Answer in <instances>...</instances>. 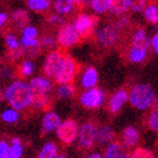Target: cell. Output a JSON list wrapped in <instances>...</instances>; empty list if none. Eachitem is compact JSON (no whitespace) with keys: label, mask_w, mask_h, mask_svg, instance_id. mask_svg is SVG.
<instances>
[{"label":"cell","mask_w":158,"mask_h":158,"mask_svg":"<svg viewBox=\"0 0 158 158\" xmlns=\"http://www.w3.org/2000/svg\"><path fill=\"white\" fill-rule=\"evenodd\" d=\"M51 0H28V8L34 12H41L49 9Z\"/></svg>","instance_id":"484cf974"},{"label":"cell","mask_w":158,"mask_h":158,"mask_svg":"<svg viewBox=\"0 0 158 158\" xmlns=\"http://www.w3.org/2000/svg\"><path fill=\"white\" fill-rule=\"evenodd\" d=\"M38 34L39 31L35 27L28 26L22 29V38H26V39H37Z\"/></svg>","instance_id":"8d00e7d4"},{"label":"cell","mask_w":158,"mask_h":158,"mask_svg":"<svg viewBox=\"0 0 158 158\" xmlns=\"http://www.w3.org/2000/svg\"><path fill=\"white\" fill-rule=\"evenodd\" d=\"M34 71V64L31 60H24L20 66V72L23 77H30Z\"/></svg>","instance_id":"e575fe53"},{"label":"cell","mask_w":158,"mask_h":158,"mask_svg":"<svg viewBox=\"0 0 158 158\" xmlns=\"http://www.w3.org/2000/svg\"><path fill=\"white\" fill-rule=\"evenodd\" d=\"M0 75L3 77L5 79H10L12 73H11V70H9V69H3L2 71L0 72Z\"/></svg>","instance_id":"ee69618b"},{"label":"cell","mask_w":158,"mask_h":158,"mask_svg":"<svg viewBox=\"0 0 158 158\" xmlns=\"http://www.w3.org/2000/svg\"><path fill=\"white\" fill-rule=\"evenodd\" d=\"M116 158H129V155L128 154H126V153H119L118 154V156H117V157Z\"/></svg>","instance_id":"7dc6e473"},{"label":"cell","mask_w":158,"mask_h":158,"mask_svg":"<svg viewBox=\"0 0 158 158\" xmlns=\"http://www.w3.org/2000/svg\"><path fill=\"white\" fill-rule=\"evenodd\" d=\"M79 125L74 119H65L61 122L60 126L56 129L59 139L64 144H71L77 138Z\"/></svg>","instance_id":"ba28073f"},{"label":"cell","mask_w":158,"mask_h":158,"mask_svg":"<svg viewBox=\"0 0 158 158\" xmlns=\"http://www.w3.org/2000/svg\"><path fill=\"white\" fill-rule=\"evenodd\" d=\"M40 47L44 48V49H53L56 45V40L53 35L50 34H45L41 39L39 40Z\"/></svg>","instance_id":"d6a6232c"},{"label":"cell","mask_w":158,"mask_h":158,"mask_svg":"<svg viewBox=\"0 0 158 158\" xmlns=\"http://www.w3.org/2000/svg\"><path fill=\"white\" fill-rule=\"evenodd\" d=\"M56 44L61 45L64 49H69L74 45H77L80 42L79 33L74 28L73 23L70 22H64L63 24H61L59 27L58 32H56Z\"/></svg>","instance_id":"277c9868"},{"label":"cell","mask_w":158,"mask_h":158,"mask_svg":"<svg viewBox=\"0 0 158 158\" xmlns=\"http://www.w3.org/2000/svg\"><path fill=\"white\" fill-rule=\"evenodd\" d=\"M128 101L137 110L145 111L156 103V94L153 86L147 83L135 84L128 92Z\"/></svg>","instance_id":"7a4b0ae2"},{"label":"cell","mask_w":158,"mask_h":158,"mask_svg":"<svg viewBox=\"0 0 158 158\" xmlns=\"http://www.w3.org/2000/svg\"><path fill=\"white\" fill-rule=\"evenodd\" d=\"M60 116L54 112H48L43 117L42 121V128L44 133H52L56 132L58 127L61 124Z\"/></svg>","instance_id":"9a60e30c"},{"label":"cell","mask_w":158,"mask_h":158,"mask_svg":"<svg viewBox=\"0 0 158 158\" xmlns=\"http://www.w3.org/2000/svg\"><path fill=\"white\" fill-rule=\"evenodd\" d=\"M74 8L73 0H56L54 1V10L59 13V16H65L71 12Z\"/></svg>","instance_id":"44dd1931"},{"label":"cell","mask_w":158,"mask_h":158,"mask_svg":"<svg viewBox=\"0 0 158 158\" xmlns=\"http://www.w3.org/2000/svg\"><path fill=\"white\" fill-rule=\"evenodd\" d=\"M62 58H63V54L59 51H52L48 54L44 60V64H43V72H44L45 77L54 79L59 70V66L61 64Z\"/></svg>","instance_id":"30bf717a"},{"label":"cell","mask_w":158,"mask_h":158,"mask_svg":"<svg viewBox=\"0 0 158 158\" xmlns=\"http://www.w3.org/2000/svg\"><path fill=\"white\" fill-rule=\"evenodd\" d=\"M75 94V87L72 83L61 84L56 90V95L60 98H71Z\"/></svg>","instance_id":"83f0119b"},{"label":"cell","mask_w":158,"mask_h":158,"mask_svg":"<svg viewBox=\"0 0 158 158\" xmlns=\"http://www.w3.org/2000/svg\"><path fill=\"white\" fill-rule=\"evenodd\" d=\"M148 127H149L150 131L153 132H157L158 131V111L157 108H155L152 113L148 116Z\"/></svg>","instance_id":"d590c367"},{"label":"cell","mask_w":158,"mask_h":158,"mask_svg":"<svg viewBox=\"0 0 158 158\" xmlns=\"http://www.w3.org/2000/svg\"><path fill=\"white\" fill-rule=\"evenodd\" d=\"M56 158H66V157H64V156H58V157H56Z\"/></svg>","instance_id":"681fc988"},{"label":"cell","mask_w":158,"mask_h":158,"mask_svg":"<svg viewBox=\"0 0 158 158\" xmlns=\"http://www.w3.org/2000/svg\"><path fill=\"white\" fill-rule=\"evenodd\" d=\"M77 73V65L75 63V61L70 56H63L62 61H61V64L59 66V70L56 72V77H54V81L59 85L72 83Z\"/></svg>","instance_id":"3957f363"},{"label":"cell","mask_w":158,"mask_h":158,"mask_svg":"<svg viewBox=\"0 0 158 158\" xmlns=\"http://www.w3.org/2000/svg\"><path fill=\"white\" fill-rule=\"evenodd\" d=\"M105 101V94L101 89L93 87L83 92L80 96V103L86 108L95 110L103 105Z\"/></svg>","instance_id":"52a82bcc"},{"label":"cell","mask_w":158,"mask_h":158,"mask_svg":"<svg viewBox=\"0 0 158 158\" xmlns=\"http://www.w3.org/2000/svg\"><path fill=\"white\" fill-rule=\"evenodd\" d=\"M1 119L6 123H9V124H12V123H16L19 119V113L18 111L13 110V108H7L1 113Z\"/></svg>","instance_id":"f546056e"},{"label":"cell","mask_w":158,"mask_h":158,"mask_svg":"<svg viewBox=\"0 0 158 158\" xmlns=\"http://www.w3.org/2000/svg\"><path fill=\"white\" fill-rule=\"evenodd\" d=\"M21 156H22V145L21 143H20V139L13 138L12 144H11V146H9L7 158H21Z\"/></svg>","instance_id":"f1b7e54d"},{"label":"cell","mask_w":158,"mask_h":158,"mask_svg":"<svg viewBox=\"0 0 158 158\" xmlns=\"http://www.w3.org/2000/svg\"><path fill=\"white\" fill-rule=\"evenodd\" d=\"M114 129L111 126H102L96 129V136H95V142H98L100 145L107 144L114 138Z\"/></svg>","instance_id":"d6986e66"},{"label":"cell","mask_w":158,"mask_h":158,"mask_svg":"<svg viewBox=\"0 0 158 158\" xmlns=\"http://www.w3.org/2000/svg\"><path fill=\"white\" fill-rule=\"evenodd\" d=\"M6 44L13 59H19L23 54V49L20 45V41L13 33H8L6 35Z\"/></svg>","instance_id":"e0dca14e"},{"label":"cell","mask_w":158,"mask_h":158,"mask_svg":"<svg viewBox=\"0 0 158 158\" xmlns=\"http://www.w3.org/2000/svg\"><path fill=\"white\" fill-rule=\"evenodd\" d=\"M86 158H103V155L100 153H94V154H91V155H89Z\"/></svg>","instance_id":"f6af8a7d"},{"label":"cell","mask_w":158,"mask_h":158,"mask_svg":"<svg viewBox=\"0 0 158 158\" xmlns=\"http://www.w3.org/2000/svg\"><path fill=\"white\" fill-rule=\"evenodd\" d=\"M121 153V146L118 143L112 142L108 144L107 148L105 150V155L103 156V158H116Z\"/></svg>","instance_id":"1f68e13d"},{"label":"cell","mask_w":158,"mask_h":158,"mask_svg":"<svg viewBox=\"0 0 158 158\" xmlns=\"http://www.w3.org/2000/svg\"><path fill=\"white\" fill-rule=\"evenodd\" d=\"M74 1V5H77V6H81L83 3H86L87 0H73Z\"/></svg>","instance_id":"bcb514c9"},{"label":"cell","mask_w":158,"mask_h":158,"mask_svg":"<svg viewBox=\"0 0 158 158\" xmlns=\"http://www.w3.org/2000/svg\"><path fill=\"white\" fill-rule=\"evenodd\" d=\"M148 0H126L127 7L133 12H142L147 6Z\"/></svg>","instance_id":"4dcf8cb0"},{"label":"cell","mask_w":158,"mask_h":158,"mask_svg":"<svg viewBox=\"0 0 158 158\" xmlns=\"http://www.w3.org/2000/svg\"><path fill=\"white\" fill-rule=\"evenodd\" d=\"M96 129H98L96 125L92 122H87V123L82 125L81 128H79L77 138H79V143L82 147L91 148L94 145Z\"/></svg>","instance_id":"9c48e42d"},{"label":"cell","mask_w":158,"mask_h":158,"mask_svg":"<svg viewBox=\"0 0 158 158\" xmlns=\"http://www.w3.org/2000/svg\"><path fill=\"white\" fill-rule=\"evenodd\" d=\"M11 23L18 29H23L28 27L30 23L29 12L24 9H16L11 15Z\"/></svg>","instance_id":"2e32d148"},{"label":"cell","mask_w":158,"mask_h":158,"mask_svg":"<svg viewBox=\"0 0 158 158\" xmlns=\"http://www.w3.org/2000/svg\"><path fill=\"white\" fill-rule=\"evenodd\" d=\"M149 48H152L154 53H158V33H155L149 39Z\"/></svg>","instance_id":"60d3db41"},{"label":"cell","mask_w":158,"mask_h":158,"mask_svg":"<svg viewBox=\"0 0 158 158\" xmlns=\"http://www.w3.org/2000/svg\"><path fill=\"white\" fill-rule=\"evenodd\" d=\"M96 41L105 49H112L119 41V32L114 28L113 24H105L96 30Z\"/></svg>","instance_id":"8992f818"},{"label":"cell","mask_w":158,"mask_h":158,"mask_svg":"<svg viewBox=\"0 0 158 158\" xmlns=\"http://www.w3.org/2000/svg\"><path fill=\"white\" fill-rule=\"evenodd\" d=\"M111 0H90V6L92 10L98 15H103L108 11Z\"/></svg>","instance_id":"4316f807"},{"label":"cell","mask_w":158,"mask_h":158,"mask_svg":"<svg viewBox=\"0 0 158 158\" xmlns=\"http://www.w3.org/2000/svg\"><path fill=\"white\" fill-rule=\"evenodd\" d=\"M3 100H5V93L0 90V102H1V101H3Z\"/></svg>","instance_id":"c3c4849f"},{"label":"cell","mask_w":158,"mask_h":158,"mask_svg":"<svg viewBox=\"0 0 158 158\" xmlns=\"http://www.w3.org/2000/svg\"><path fill=\"white\" fill-rule=\"evenodd\" d=\"M48 23L52 27H58L59 28L61 24L64 23V21H63V19L61 18V16L54 13V15H50V16L48 17Z\"/></svg>","instance_id":"ab89813d"},{"label":"cell","mask_w":158,"mask_h":158,"mask_svg":"<svg viewBox=\"0 0 158 158\" xmlns=\"http://www.w3.org/2000/svg\"><path fill=\"white\" fill-rule=\"evenodd\" d=\"M20 45L22 47V49H32V48H39L40 42H39V40H38V38L37 39H26V38H21V40H20Z\"/></svg>","instance_id":"f35d334b"},{"label":"cell","mask_w":158,"mask_h":158,"mask_svg":"<svg viewBox=\"0 0 158 158\" xmlns=\"http://www.w3.org/2000/svg\"><path fill=\"white\" fill-rule=\"evenodd\" d=\"M114 28H115L117 31H122V30H125L127 27L129 26V18L126 16H122L118 17V19L115 21V23L113 24Z\"/></svg>","instance_id":"74e56055"},{"label":"cell","mask_w":158,"mask_h":158,"mask_svg":"<svg viewBox=\"0 0 158 158\" xmlns=\"http://www.w3.org/2000/svg\"><path fill=\"white\" fill-rule=\"evenodd\" d=\"M8 19H9L8 13L0 12V28H2V27L8 22Z\"/></svg>","instance_id":"7bdbcfd3"},{"label":"cell","mask_w":158,"mask_h":158,"mask_svg":"<svg viewBox=\"0 0 158 158\" xmlns=\"http://www.w3.org/2000/svg\"><path fill=\"white\" fill-rule=\"evenodd\" d=\"M129 158H155V155L149 149L139 147V148H136L133 152L132 155L129 156Z\"/></svg>","instance_id":"836d02e7"},{"label":"cell","mask_w":158,"mask_h":158,"mask_svg":"<svg viewBox=\"0 0 158 158\" xmlns=\"http://www.w3.org/2000/svg\"><path fill=\"white\" fill-rule=\"evenodd\" d=\"M50 104V98L48 94H32L31 105L39 110H44Z\"/></svg>","instance_id":"cb8c5ba5"},{"label":"cell","mask_w":158,"mask_h":158,"mask_svg":"<svg viewBox=\"0 0 158 158\" xmlns=\"http://www.w3.org/2000/svg\"><path fill=\"white\" fill-rule=\"evenodd\" d=\"M108 10L111 11V13L114 15V16H117V17L123 16L128 10L126 0H111Z\"/></svg>","instance_id":"ffe728a7"},{"label":"cell","mask_w":158,"mask_h":158,"mask_svg":"<svg viewBox=\"0 0 158 158\" xmlns=\"http://www.w3.org/2000/svg\"><path fill=\"white\" fill-rule=\"evenodd\" d=\"M144 17H145L146 21L152 24H157L158 22V8L156 3H149L145 7L143 10Z\"/></svg>","instance_id":"7402d4cb"},{"label":"cell","mask_w":158,"mask_h":158,"mask_svg":"<svg viewBox=\"0 0 158 158\" xmlns=\"http://www.w3.org/2000/svg\"><path fill=\"white\" fill-rule=\"evenodd\" d=\"M98 23V18L92 15H87V13H81L75 18L74 20V28L79 33L80 38L86 39L90 38L96 28Z\"/></svg>","instance_id":"5b68a950"},{"label":"cell","mask_w":158,"mask_h":158,"mask_svg":"<svg viewBox=\"0 0 158 158\" xmlns=\"http://www.w3.org/2000/svg\"><path fill=\"white\" fill-rule=\"evenodd\" d=\"M139 140V131L133 126H128L123 132V143L127 147H133Z\"/></svg>","instance_id":"ac0fdd59"},{"label":"cell","mask_w":158,"mask_h":158,"mask_svg":"<svg viewBox=\"0 0 158 158\" xmlns=\"http://www.w3.org/2000/svg\"><path fill=\"white\" fill-rule=\"evenodd\" d=\"M58 155V148L56 144L52 142H48L43 145L42 149L40 150L39 158H56Z\"/></svg>","instance_id":"d4e9b609"},{"label":"cell","mask_w":158,"mask_h":158,"mask_svg":"<svg viewBox=\"0 0 158 158\" xmlns=\"http://www.w3.org/2000/svg\"><path fill=\"white\" fill-rule=\"evenodd\" d=\"M0 66H1V59H0Z\"/></svg>","instance_id":"f907efd6"},{"label":"cell","mask_w":158,"mask_h":158,"mask_svg":"<svg viewBox=\"0 0 158 158\" xmlns=\"http://www.w3.org/2000/svg\"><path fill=\"white\" fill-rule=\"evenodd\" d=\"M5 98L11 105V108L16 111H22L31 106L32 91L29 83L21 80L13 81L6 90Z\"/></svg>","instance_id":"6da1fadb"},{"label":"cell","mask_w":158,"mask_h":158,"mask_svg":"<svg viewBox=\"0 0 158 158\" xmlns=\"http://www.w3.org/2000/svg\"><path fill=\"white\" fill-rule=\"evenodd\" d=\"M128 101V92L126 90L116 91L111 96V100L108 103V107L112 113H118L125 103Z\"/></svg>","instance_id":"7c38bea8"},{"label":"cell","mask_w":158,"mask_h":158,"mask_svg":"<svg viewBox=\"0 0 158 158\" xmlns=\"http://www.w3.org/2000/svg\"><path fill=\"white\" fill-rule=\"evenodd\" d=\"M9 150V145L6 142H0V158H7Z\"/></svg>","instance_id":"b9f144b4"},{"label":"cell","mask_w":158,"mask_h":158,"mask_svg":"<svg viewBox=\"0 0 158 158\" xmlns=\"http://www.w3.org/2000/svg\"><path fill=\"white\" fill-rule=\"evenodd\" d=\"M132 47L142 49L148 52L149 49V38H148L147 31L143 28L135 30L132 34Z\"/></svg>","instance_id":"5bb4252c"},{"label":"cell","mask_w":158,"mask_h":158,"mask_svg":"<svg viewBox=\"0 0 158 158\" xmlns=\"http://www.w3.org/2000/svg\"><path fill=\"white\" fill-rule=\"evenodd\" d=\"M98 82V72L94 66H89L84 70L81 77V85L83 89L89 90L96 86Z\"/></svg>","instance_id":"4fadbf2b"},{"label":"cell","mask_w":158,"mask_h":158,"mask_svg":"<svg viewBox=\"0 0 158 158\" xmlns=\"http://www.w3.org/2000/svg\"><path fill=\"white\" fill-rule=\"evenodd\" d=\"M32 94H48L52 91L53 84L49 79L44 77H34L29 83Z\"/></svg>","instance_id":"8fae6325"},{"label":"cell","mask_w":158,"mask_h":158,"mask_svg":"<svg viewBox=\"0 0 158 158\" xmlns=\"http://www.w3.org/2000/svg\"><path fill=\"white\" fill-rule=\"evenodd\" d=\"M147 58V51L132 47L128 50V60L132 63H142Z\"/></svg>","instance_id":"603a6c76"}]
</instances>
